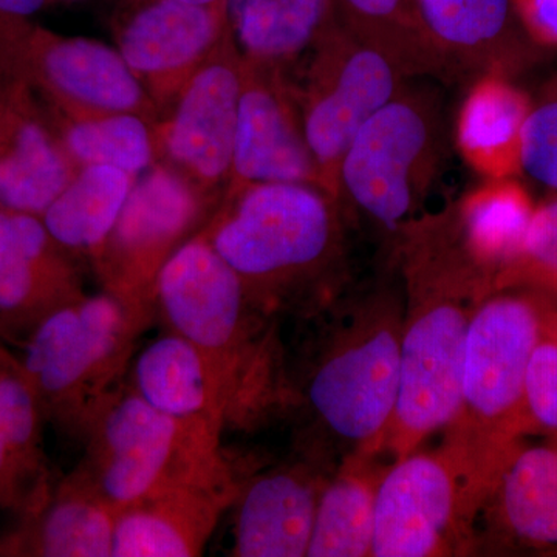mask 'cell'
I'll list each match as a JSON object with an SVG mask.
<instances>
[{
	"label": "cell",
	"mask_w": 557,
	"mask_h": 557,
	"mask_svg": "<svg viewBox=\"0 0 557 557\" xmlns=\"http://www.w3.org/2000/svg\"><path fill=\"white\" fill-rule=\"evenodd\" d=\"M405 292L397 406L384 456L397 460L445 431L460 406L469 324L493 284L454 237L448 211L395 242Z\"/></svg>",
	"instance_id": "6da1fadb"
},
{
	"label": "cell",
	"mask_w": 557,
	"mask_h": 557,
	"mask_svg": "<svg viewBox=\"0 0 557 557\" xmlns=\"http://www.w3.org/2000/svg\"><path fill=\"white\" fill-rule=\"evenodd\" d=\"M347 218L318 186L228 188L203 234L267 317L309 319L347 285Z\"/></svg>",
	"instance_id": "7a4b0ae2"
},
{
	"label": "cell",
	"mask_w": 557,
	"mask_h": 557,
	"mask_svg": "<svg viewBox=\"0 0 557 557\" xmlns=\"http://www.w3.org/2000/svg\"><path fill=\"white\" fill-rule=\"evenodd\" d=\"M553 302L555 295L537 288H493L469 324L460 406L442 446L456 461L475 516L509 454L534 434L527 369Z\"/></svg>",
	"instance_id": "3957f363"
},
{
	"label": "cell",
	"mask_w": 557,
	"mask_h": 557,
	"mask_svg": "<svg viewBox=\"0 0 557 557\" xmlns=\"http://www.w3.org/2000/svg\"><path fill=\"white\" fill-rule=\"evenodd\" d=\"M157 318L207 359L222 387L226 426L258 420L285 394L273 319L248 298L203 231L175 249L153 284Z\"/></svg>",
	"instance_id": "277c9868"
},
{
	"label": "cell",
	"mask_w": 557,
	"mask_h": 557,
	"mask_svg": "<svg viewBox=\"0 0 557 557\" xmlns=\"http://www.w3.org/2000/svg\"><path fill=\"white\" fill-rule=\"evenodd\" d=\"M319 313L324 330L306 359L300 399L344 457L384 456L398 398L403 284L341 295Z\"/></svg>",
	"instance_id": "5b68a950"
},
{
	"label": "cell",
	"mask_w": 557,
	"mask_h": 557,
	"mask_svg": "<svg viewBox=\"0 0 557 557\" xmlns=\"http://www.w3.org/2000/svg\"><path fill=\"white\" fill-rule=\"evenodd\" d=\"M153 307L102 289L53 311L24 341L21 362L50 420L84 440L95 417L126 383Z\"/></svg>",
	"instance_id": "8992f818"
},
{
	"label": "cell",
	"mask_w": 557,
	"mask_h": 557,
	"mask_svg": "<svg viewBox=\"0 0 557 557\" xmlns=\"http://www.w3.org/2000/svg\"><path fill=\"white\" fill-rule=\"evenodd\" d=\"M222 434L164 416L124 383L95 417L83 440V461L73 472L115 511L171 487L240 491L223 454Z\"/></svg>",
	"instance_id": "52a82bcc"
},
{
	"label": "cell",
	"mask_w": 557,
	"mask_h": 557,
	"mask_svg": "<svg viewBox=\"0 0 557 557\" xmlns=\"http://www.w3.org/2000/svg\"><path fill=\"white\" fill-rule=\"evenodd\" d=\"M446 139L438 95L408 84L348 146L339 170L344 214L368 219L397 242L442 174Z\"/></svg>",
	"instance_id": "ba28073f"
},
{
	"label": "cell",
	"mask_w": 557,
	"mask_h": 557,
	"mask_svg": "<svg viewBox=\"0 0 557 557\" xmlns=\"http://www.w3.org/2000/svg\"><path fill=\"white\" fill-rule=\"evenodd\" d=\"M304 61L299 83L285 78L295 95L322 188L338 200L341 163L348 146L376 112L406 89L410 76L338 20L322 33Z\"/></svg>",
	"instance_id": "9c48e42d"
},
{
	"label": "cell",
	"mask_w": 557,
	"mask_h": 557,
	"mask_svg": "<svg viewBox=\"0 0 557 557\" xmlns=\"http://www.w3.org/2000/svg\"><path fill=\"white\" fill-rule=\"evenodd\" d=\"M211 196L168 163L139 174L91 260L102 289L156 309L157 274L175 249L207 226L215 211L209 207Z\"/></svg>",
	"instance_id": "30bf717a"
},
{
	"label": "cell",
	"mask_w": 557,
	"mask_h": 557,
	"mask_svg": "<svg viewBox=\"0 0 557 557\" xmlns=\"http://www.w3.org/2000/svg\"><path fill=\"white\" fill-rule=\"evenodd\" d=\"M475 512L456 461L440 445L384 469L376 493L373 557L465 556L474 552Z\"/></svg>",
	"instance_id": "8fae6325"
},
{
	"label": "cell",
	"mask_w": 557,
	"mask_h": 557,
	"mask_svg": "<svg viewBox=\"0 0 557 557\" xmlns=\"http://www.w3.org/2000/svg\"><path fill=\"white\" fill-rule=\"evenodd\" d=\"M242 64L233 38L226 40L180 87L156 127L160 156L209 194L230 185Z\"/></svg>",
	"instance_id": "7c38bea8"
},
{
	"label": "cell",
	"mask_w": 557,
	"mask_h": 557,
	"mask_svg": "<svg viewBox=\"0 0 557 557\" xmlns=\"http://www.w3.org/2000/svg\"><path fill=\"white\" fill-rule=\"evenodd\" d=\"M242 60L239 112L228 188L259 183H300L324 189L284 72Z\"/></svg>",
	"instance_id": "4fadbf2b"
},
{
	"label": "cell",
	"mask_w": 557,
	"mask_h": 557,
	"mask_svg": "<svg viewBox=\"0 0 557 557\" xmlns=\"http://www.w3.org/2000/svg\"><path fill=\"white\" fill-rule=\"evenodd\" d=\"M228 39L226 9L145 0L121 25L119 51L153 102L168 106L185 81Z\"/></svg>",
	"instance_id": "5bb4252c"
},
{
	"label": "cell",
	"mask_w": 557,
	"mask_h": 557,
	"mask_svg": "<svg viewBox=\"0 0 557 557\" xmlns=\"http://www.w3.org/2000/svg\"><path fill=\"white\" fill-rule=\"evenodd\" d=\"M73 259L40 215L0 209V339L24 343L53 311L86 295Z\"/></svg>",
	"instance_id": "9a60e30c"
},
{
	"label": "cell",
	"mask_w": 557,
	"mask_h": 557,
	"mask_svg": "<svg viewBox=\"0 0 557 557\" xmlns=\"http://www.w3.org/2000/svg\"><path fill=\"white\" fill-rule=\"evenodd\" d=\"M20 60L60 112H134L150 120L156 113V102L119 49L98 40L36 33Z\"/></svg>",
	"instance_id": "2e32d148"
},
{
	"label": "cell",
	"mask_w": 557,
	"mask_h": 557,
	"mask_svg": "<svg viewBox=\"0 0 557 557\" xmlns=\"http://www.w3.org/2000/svg\"><path fill=\"white\" fill-rule=\"evenodd\" d=\"M475 549L557 555V435L509 454L475 520Z\"/></svg>",
	"instance_id": "e0dca14e"
},
{
	"label": "cell",
	"mask_w": 557,
	"mask_h": 557,
	"mask_svg": "<svg viewBox=\"0 0 557 557\" xmlns=\"http://www.w3.org/2000/svg\"><path fill=\"white\" fill-rule=\"evenodd\" d=\"M324 467L298 460L262 472L240 487L233 555L304 557L309 552Z\"/></svg>",
	"instance_id": "ac0fdd59"
},
{
	"label": "cell",
	"mask_w": 557,
	"mask_h": 557,
	"mask_svg": "<svg viewBox=\"0 0 557 557\" xmlns=\"http://www.w3.org/2000/svg\"><path fill=\"white\" fill-rule=\"evenodd\" d=\"M416 9L443 76H507L525 33L511 0H416Z\"/></svg>",
	"instance_id": "d6986e66"
},
{
	"label": "cell",
	"mask_w": 557,
	"mask_h": 557,
	"mask_svg": "<svg viewBox=\"0 0 557 557\" xmlns=\"http://www.w3.org/2000/svg\"><path fill=\"white\" fill-rule=\"evenodd\" d=\"M240 491L180 486L161 491L116 511L112 557L203 555L225 509Z\"/></svg>",
	"instance_id": "ffe728a7"
},
{
	"label": "cell",
	"mask_w": 557,
	"mask_h": 557,
	"mask_svg": "<svg viewBox=\"0 0 557 557\" xmlns=\"http://www.w3.org/2000/svg\"><path fill=\"white\" fill-rule=\"evenodd\" d=\"M24 102L21 95L0 98V209L42 215L78 168L57 131Z\"/></svg>",
	"instance_id": "44dd1931"
},
{
	"label": "cell",
	"mask_w": 557,
	"mask_h": 557,
	"mask_svg": "<svg viewBox=\"0 0 557 557\" xmlns=\"http://www.w3.org/2000/svg\"><path fill=\"white\" fill-rule=\"evenodd\" d=\"M126 386L164 416L222 432L228 428L225 397L207 359L171 330L138 348Z\"/></svg>",
	"instance_id": "7402d4cb"
},
{
	"label": "cell",
	"mask_w": 557,
	"mask_h": 557,
	"mask_svg": "<svg viewBox=\"0 0 557 557\" xmlns=\"http://www.w3.org/2000/svg\"><path fill=\"white\" fill-rule=\"evenodd\" d=\"M115 518V509L72 472L0 541V555L112 557Z\"/></svg>",
	"instance_id": "603a6c76"
},
{
	"label": "cell",
	"mask_w": 557,
	"mask_h": 557,
	"mask_svg": "<svg viewBox=\"0 0 557 557\" xmlns=\"http://www.w3.org/2000/svg\"><path fill=\"white\" fill-rule=\"evenodd\" d=\"M530 109V97L507 76H479L458 112V152L486 180L515 178L522 172L520 149Z\"/></svg>",
	"instance_id": "cb8c5ba5"
},
{
	"label": "cell",
	"mask_w": 557,
	"mask_h": 557,
	"mask_svg": "<svg viewBox=\"0 0 557 557\" xmlns=\"http://www.w3.org/2000/svg\"><path fill=\"white\" fill-rule=\"evenodd\" d=\"M534 209L527 189L504 178L487 180L448 211L458 245L493 288L522 252Z\"/></svg>",
	"instance_id": "d4e9b609"
},
{
	"label": "cell",
	"mask_w": 557,
	"mask_h": 557,
	"mask_svg": "<svg viewBox=\"0 0 557 557\" xmlns=\"http://www.w3.org/2000/svg\"><path fill=\"white\" fill-rule=\"evenodd\" d=\"M226 13L242 58L282 72L336 21L332 0H228Z\"/></svg>",
	"instance_id": "484cf974"
},
{
	"label": "cell",
	"mask_w": 557,
	"mask_h": 557,
	"mask_svg": "<svg viewBox=\"0 0 557 557\" xmlns=\"http://www.w3.org/2000/svg\"><path fill=\"white\" fill-rule=\"evenodd\" d=\"M380 456L350 454L333 471L319 497L309 557L372 556Z\"/></svg>",
	"instance_id": "4316f807"
},
{
	"label": "cell",
	"mask_w": 557,
	"mask_h": 557,
	"mask_svg": "<svg viewBox=\"0 0 557 557\" xmlns=\"http://www.w3.org/2000/svg\"><path fill=\"white\" fill-rule=\"evenodd\" d=\"M135 177L110 166H83L44 211L50 236L73 258L94 260L106 244Z\"/></svg>",
	"instance_id": "83f0119b"
},
{
	"label": "cell",
	"mask_w": 557,
	"mask_h": 557,
	"mask_svg": "<svg viewBox=\"0 0 557 557\" xmlns=\"http://www.w3.org/2000/svg\"><path fill=\"white\" fill-rule=\"evenodd\" d=\"M134 112H61L57 134L76 168L110 166L137 178L159 157L156 127Z\"/></svg>",
	"instance_id": "f1b7e54d"
},
{
	"label": "cell",
	"mask_w": 557,
	"mask_h": 557,
	"mask_svg": "<svg viewBox=\"0 0 557 557\" xmlns=\"http://www.w3.org/2000/svg\"><path fill=\"white\" fill-rule=\"evenodd\" d=\"M335 16L357 38L398 62L410 78L443 76L417 17L416 0H332Z\"/></svg>",
	"instance_id": "f546056e"
},
{
	"label": "cell",
	"mask_w": 557,
	"mask_h": 557,
	"mask_svg": "<svg viewBox=\"0 0 557 557\" xmlns=\"http://www.w3.org/2000/svg\"><path fill=\"white\" fill-rule=\"evenodd\" d=\"M502 287L537 288L557 298V200L534 209L522 252L494 288Z\"/></svg>",
	"instance_id": "4dcf8cb0"
},
{
	"label": "cell",
	"mask_w": 557,
	"mask_h": 557,
	"mask_svg": "<svg viewBox=\"0 0 557 557\" xmlns=\"http://www.w3.org/2000/svg\"><path fill=\"white\" fill-rule=\"evenodd\" d=\"M525 395L534 432L557 435V302L549 307L528 362Z\"/></svg>",
	"instance_id": "1f68e13d"
},
{
	"label": "cell",
	"mask_w": 557,
	"mask_h": 557,
	"mask_svg": "<svg viewBox=\"0 0 557 557\" xmlns=\"http://www.w3.org/2000/svg\"><path fill=\"white\" fill-rule=\"evenodd\" d=\"M520 170L557 190V79L549 84L541 100L531 102L522 132Z\"/></svg>",
	"instance_id": "d6a6232c"
},
{
	"label": "cell",
	"mask_w": 557,
	"mask_h": 557,
	"mask_svg": "<svg viewBox=\"0 0 557 557\" xmlns=\"http://www.w3.org/2000/svg\"><path fill=\"white\" fill-rule=\"evenodd\" d=\"M531 42L557 47V0H511Z\"/></svg>",
	"instance_id": "836d02e7"
},
{
	"label": "cell",
	"mask_w": 557,
	"mask_h": 557,
	"mask_svg": "<svg viewBox=\"0 0 557 557\" xmlns=\"http://www.w3.org/2000/svg\"><path fill=\"white\" fill-rule=\"evenodd\" d=\"M0 508L20 515V496H17L16 479H14L2 420H0Z\"/></svg>",
	"instance_id": "e575fe53"
},
{
	"label": "cell",
	"mask_w": 557,
	"mask_h": 557,
	"mask_svg": "<svg viewBox=\"0 0 557 557\" xmlns=\"http://www.w3.org/2000/svg\"><path fill=\"white\" fill-rule=\"evenodd\" d=\"M46 0H0V14L5 16H30L42 9Z\"/></svg>",
	"instance_id": "d590c367"
},
{
	"label": "cell",
	"mask_w": 557,
	"mask_h": 557,
	"mask_svg": "<svg viewBox=\"0 0 557 557\" xmlns=\"http://www.w3.org/2000/svg\"><path fill=\"white\" fill-rule=\"evenodd\" d=\"M183 2L196 3V5L220 7V9L228 7V0H183Z\"/></svg>",
	"instance_id": "8d00e7d4"
}]
</instances>
